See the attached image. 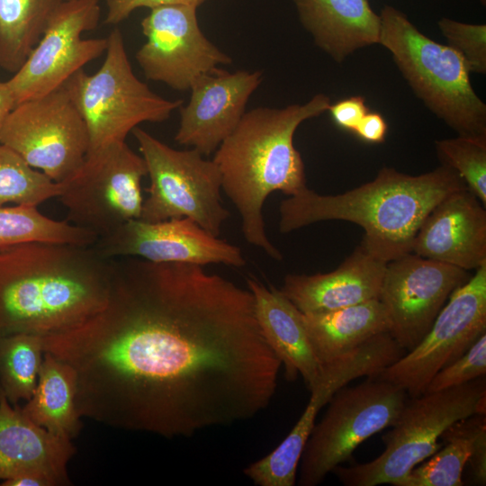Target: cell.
Segmentation results:
<instances>
[{
    "instance_id": "40",
    "label": "cell",
    "mask_w": 486,
    "mask_h": 486,
    "mask_svg": "<svg viewBox=\"0 0 486 486\" xmlns=\"http://www.w3.org/2000/svg\"><path fill=\"white\" fill-rule=\"evenodd\" d=\"M482 4H485L486 0H480Z\"/></svg>"
},
{
    "instance_id": "9",
    "label": "cell",
    "mask_w": 486,
    "mask_h": 486,
    "mask_svg": "<svg viewBox=\"0 0 486 486\" xmlns=\"http://www.w3.org/2000/svg\"><path fill=\"white\" fill-rule=\"evenodd\" d=\"M131 132L150 179L140 220L188 218L218 237L230 212L221 204V175L216 163L195 148H170L140 127Z\"/></svg>"
},
{
    "instance_id": "34",
    "label": "cell",
    "mask_w": 486,
    "mask_h": 486,
    "mask_svg": "<svg viewBox=\"0 0 486 486\" xmlns=\"http://www.w3.org/2000/svg\"><path fill=\"white\" fill-rule=\"evenodd\" d=\"M208 0H106L105 24L115 25L129 18L139 8L152 9L160 5L187 4L200 7Z\"/></svg>"
},
{
    "instance_id": "28",
    "label": "cell",
    "mask_w": 486,
    "mask_h": 486,
    "mask_svg": "<svg viewBox=\"0 0 486 486\" xmlns=\"http://www.w3.org/2000/svg\"><path fill=\"white\" fill-rule=\"evenodd\" d=\"M98 237L68 221L56 220L37 207L0 206V248L28 241L91 247Z\"/></svg>"
},
{
    "instance_id": "24",
    "label": "cell",
    "mask_w": 486,
    "mask_h": 486,
    "mask_svg": "<svg viewBox=\"0 0 486 486\" xmlns=\"http://www.w3.org/2000/svg\"><path fill=\"white\" fill-rule=\"evenodd\" d=\"M76 394V375L72 367L44 352L35 390L22 409L40 427L72 441L82 428Z\"/></svg>"
},
{
    "instance_id": "19",
    "label": "cell",
    "mask_w": 486,
    "mask_h": 486,
    "mask_svg": "<svg viewBox=\"0 0 486 486\" xmlns=\"http://www.w3.org/2000/svg\"><path fill=\"white\" fill-rule=\"evenodd\" d=\"M385 266L359 244L337 269L287 274L280 290L302 313L330 311L378 299Z\"/></svg>"
},
{
    "instance_id": "5",
    "label": "cell",
    "mask_w": 486,
    "mask_h": 486,
    "mask_svg": "<svg viewBox=\"0 0 486 486\" xmlns=\"http://www.w3.org/2000/svg\"><path fill=\"white\" fill-rule=\"evenodd\" d=\"M380 17L379 44L392 53L416 95L458 136L486 138V105L471 85L464 58L424 35L391 5Z\"/></svg>"
},
{
    "instance_id": "13",
    "label": "cell",
    "mask_w": 486,
    "mask_h": 486,
    "mask_svg": "<svg viewBox=\"0 0 486 486\" xmlns=\"http://www.w3.org/2000/svg\"><path fill=\"white\" fill-rule=\"evenodd\" d=\"M100 14V0L62 3L24 63L7 80L15 105L60 87L105 52L107 38L82 37L96 28Z\"/></svg>"
},
{
    "instance_id": "27",
    "label": "cell",
    "mask_w": 486,
    "mask_h": 486,
    "mask_svg": "<svg viewBox=\"0 0 486 486\" xmlns=\"http://www.w3.org/2000/svg\"><path fill=\"white\" fill-rule=\"evenodd\" d=\"M484 420L485 415L474 414L454 423L441 436L445 446L411 469L398 486H463L472 439Z\"/></svg>"
},
{
    "instance_id": "8",
    "label": "cell",
    "mask_w": 486,
    "mask_h": 486,
    "mask_svg": "<svg viewBox=\"0 0 486 486\" xmlns=\"http://www.w3.org/2000/svg\"><path fill=\"white\" fill-rule=\"evenodd\" d=\"M407 392L377 376L338 390L309 436L299 463V485L316 486L372 436L392 427Z\"/></svg>"
},
{
    "instance_id": "29",
    "label": "cell",
    "mask_w": 486,
    "mask_h": 486,
    "mask_svg": "<svg viewBox=\"0 0 486 486\" xmlns=\"http://www.w3.org/2000/svg\"><path fill=\"white\" fill-rule=\"evenodd\" d=\"M44 352L41 335L15 333L0 337V390L13 405L32 397Z\"/></svg>"
},
{
    "instance_id": "36",
    "label": "cell",
    "mask_w": 486,
    "mask_h": 486,
    "mask_svg": "<svg viewBox=\"0 0 486 486\" xmlns=\"http://www.w3.org/2000/svg\"><path fill=\"white\" fill-rule=\"evenodd\" d=\"M473 482L478 485L486 484V420L478 427L472 444V453L468 463Z\"/></svg>"
},
{
    "instance_id": "1",
    "label": "cell",
    "mask_w": 486,
    "mask_h": 486,
    "mask_svg": "<svg viewBox=\"0 0 486 486\" xmlns=\"http://www.w3.org/2000/svg\"><path fill=\"white\" fill-rule=\"evenodd\" d=\"M42 340L74 370L81 418L168 438L254 418L282 366L248 288L200 265L132 256L113 258L101 310Z\"/></svg>"
},
{
    "instance_id": "37",
    "label": "cell",
    "mask_w": 486,
    "mask_h": 486,
    "mask_svg": "<svg viewBox=\"0 0 486 486\" xmlns=\"http://www.w3.org/2000/svg\"><path fill=\"white\" fill-rule=\"evenodd\" d=\"M388 125L383 116L376 112H368L353 131L367 143H382L385 140Z\"/></svg>"
},
{
    "instance_id": "6",
    "label": "cell",
    "mask_w": 486,
    "mask_h": 486,
    "mask_svg": "<svg viewBox=\"0 0 486 486\" xmlns=\"http://www.w3.org/2000/svg\"><path fill=\"white\" fill-rule=\"evenodd\" d=\"M486 414L484 376L439 392L409 398L392 429L382 436L384 450L374 460L334 472L346 486L398 484L440 447L442 434L469 416Z\"/></svg>"
},
{
    "instance_id": "21",
    "label": "cell",
    "mask_w": 486,
    "mask_h": 486,
    "mask_svg": "<svg viewBox=\"0 0 486 486\" xmlns=\"http://www.w3.org/2000/svg\"><path fill=\"white\" fill-rule=\"evenodd\" d=\"M247 284L261 333L284 366L286 378L293 381L302 375L310 391L320 378L321 364L310 345L302 313L274 285L267 287L252 277Z\"/></svg>"
},
{
    "instance_id": "11",
    "label": "cell",
    "mask_w": 486,
    "mask_h": 486,
    "mask_svg": "<svg viewBox=\"0 0 486 486\" xmlns=\"http://www.w3.org/2000/svg\"><path fill=\"white\" fill-rule=\"evenodd\" d=\"M0 143L51 180L63 183L85 162L89 135L63 85L16 104L4 122Z\"/></svg>"
},
{
    "instance_id": "3",
    "label": "cell",
    "mask_w": 486,
    "mask_h": 486,
    "mask_svg": "<svg viewBox=\"0 0 486 486\" xmlns=\"http://www.w3.org/2000/svg\"><path fill=\"white\" fill-rule=\"evenodd\" d=\"M452 168L418 176L382 168L376 177L350 191L320 194L308 187L281 202L279 230L288 233L326 220L356 223L364 230L361 245L373 256L389 262L411 253L425 218L449 194L464 188Z\"/></svg>"
},
{
    "instance_id": "4",
    "label": "cell",
    "mask_w": 486,
    "mask_h": 486,
    "mask_svg": "<svg viewBox=\"0 0 486 486\" xmlns=\"http://www.w3.org/2000/svg\"><path fill=\"white\" fill-rule=\"evenodd\" d=\"M330 104L319 94L303 104L254 108L214 152L221 189L239 212L244 238L274 259L283 256L266 233L263 204L275 191L291 196L307 187L293 136L301 123L327 112Z\"/></svg>"
},
{
    "instance_id": "17",
    "label": "cell",
    "mask_w": 486,
    "mask_h": 486,
    "mask_svg": "<svg viewBox=\"0 0 486 486\" xmlns=\"http://www.w3.org/2000/svg\"><path fill=\"white\" fill-rule=\"evenodd\" d=\"M260 71L222 69L199 76L180 110L175 140L208 156L235 130L247 104L262 81Z\"/></svg>"
},
{
    "instance_id": "22",
    "label": "cell",
    "mask_w": 486,
    "mask_h": 486,
    "mask_svg": "<svg viewBox=\"0 0 486 486\" xmlns=\"http://www.w3.org/2000/svg\"><path fill=\"white\" fill-rule=\"evenodd\" d=\"M315 44L342 62L358 49L379 43L380 14L368 0H292Z\"/></svg>"
},
{
    "instance_id": "2",
    "label": "cell",
    "mask_w": 486,
    "mask_h": 486,
    "mask_svg": "<svg viewBox=\"0 0 486 486\" xmlns=\"http://www.w3.org/2000/svg\"><path fill=\"white\" fill-rule=\"evenodd\" d=\"M113 258L93 247L28 241L0 248V337L74 328L106 304Z\"/></svg>"
},
{
    "instance_id": "16",
    "label": "cell",
    "mask_w": 486,
    "mask_h": 486,
    "mask_svg": "<svg viewBox=\"0 0 486 486\" xmlns=\"http://www.w3.org/2000/svg\"><path fill=\"white\" fill-rule=\"evenodd\" d=\"M106 258L139 257L154 263L224 264L243 266L235 245L218 238L188 218L158 222L131 220L93 246Z\"/></svg>"
},
{
    "instance_id": "10",
    "label": "cell",
    "mask_w": 486,
    "mask_h": 486,
    "mask_svg": "<svg viewBox=\"0 0 486 486\" xmlns=\"http://www.w3.org/2000/svg\"><path fill=\"white\" fill-rule=\"evenodd\" d=\"M148 175L143 158L124 142L88 153L58 197L66 220L104 237L122 224L140 219L144 199L141 180Z\"/></svg>"
},
{
    "instance_id": "30",
    "label": "cell",
    "mask_w": 486,
    "mask_h": 486,
    "mask_svg": "<svg viewBox=\"0 0 486 486\" xmlns=\"http://www.w3.org/2000/svg\"><path fill=\"white\" fill-rule=\"evenodd\" d=\"M62 190L61 183L32 167L16 152L0 143V206L14 203L38 207L58 198Z\"/></svg>"
},
{
    "instance_id": "7",
    "label": "cell",
    "mask_w": 486,
    "mask_h": 486,
    "mask_svg": "<svg viewBox=\"0 0 486 486\" xmlns=\"http://www.w3.org/2000/svg\"><path fill=\"white\" fill-rule=\"evenodd\" d=\"M104 60L94 74L83 68L64 86L81 113L89 135L88 153L117 142L142 122H162L180 107L154 93L134 74L118 28L109 36Z\"/></svg>"
},
{
    "instance_id": "12",
    "label": "cell",
    "mask_w": 486,
    "mask_h": 486,
    "mask_svg": "<svg viewBox=\"0 0 486 486\" xmlns=\"http://www.w3.org/2000/svg\"><path fill=\"white\" fill-rule=\"evenodd\" d=\"M485 332L486 263L451 293L420 342L375 376L401 387L410 398L419 396L439 370Z\"/></svg>"
},
{
    "instance_id": "38",
    "label": "cell",
    "mask_w": 486,
    "mask_h": 486,
    "mask_svg": "<svg viewBox=\"0 0 486 486\" xmlns=\"http://www.w3.org/2000/svg\"><path fill=\"white\" fill-rule=\"evenodd\" d=\"M2 486H60L53 475L42 471H26L0 483ZM62 486V485H61Z\"/></svg>"
},
{
    "instance_id": "31",
    "label": "cell",
    "mask_w": 486,
    "mask_h": 486,
    "mask_svg": "<svg viewBox=\"0 0 486 486\" xmlns=\"http://www.w3.org/2000/svg\"><path fill=\"white\" fill-rule=\"evenodd\" d=\"M442 165L455 171L486 206V138L457 136L436 141Z\"/></svg>"
},
{
    "instance_id": "15",
    "label": "cell",
    "mask_w": 486,
    "mask_h": 486,
    "mask_svg": "<svg viewBox=\"0 0 486 486\" xmlns=\"http://www.w3.org/2000/svg\"><path fill=\"white\" fill-rule=\"evenodd\" d=\"M470 277L466 270L413 253L387 262L378 299L388 333L406 352L414 348L451 293Z\"/></svg>"
},
{
    "instance_id": "26",
    "label": "cell",
    "mask_w": 486,
    "mask_h": 486,
    "mask_svg": "<svg viewBox=\"0 0 486 486\" xmlns=\"http://www.w3.org/2000/svg\"><path fill=\"white\" fill-rule=\"evenodd\" d=\"M310 400L292 430L268 454L250 464L244 473L257 486H293L300 459L315 426L320 409L331 399L330 392L322 385L310 391Z\"/></svg>"
},
{
    "instance_id": "33",
    "label": "cell",
    "mask_w": 486,
    "mask_h": 486,
    "mask_svg": "<svg viewBox=\"0 0 486 486\" xmlns=\"http://www.w3.org/2000/svg\"><path fill=\"white\" fill-rule=\"evenodd\" d=\"M486 374V332L456 360L439 370L425 392H439L469 382ZM424 392V393H425Z\"/></svg>"
},
{
    "instance_id": "32",
    "label": "cell",
    "mask_w": 486,
    "mask_h": 486,
    "mask_svg": "<svg viewBox=\"0 0 486 486\" xmlns=\"http://www.w3.org/2000/svg\"><path fill=\"white\" fill-rule=\"evenodd\" d=\"M438 27L448 45L464 58L471 72L485 74L486 25L442 18L438 21Z\"/></svg>"
},
{
    "instance_id": "20",
    "label": "cell",
    "mask_w": 486,
    "mask_h": 486,
    "mask_svg": "<svg viewBox=\"0 0 486 486\" xmlns=\"http://www.w3.org/2000/svg\"><path fill=\"white\" fill-rule=\"evenodd\" d=\"M75 454L71 440L34 423L0 390V480L35 470L53 475L61 485H69L68 464Z\"/></svg>"
},
{
    "instance_id": "23",
    "label": "cell",
    "mask_w": 486,
    "mask_h": 486,
    "mask_svg": "<svg viewBox=\"0 0 486 486\" xmlns=\"http://www.w3.org/2000/svg\"><path fill=\"white\" fill-rule=\"evenodd\" d=\"M302 320L320 364L388 332L387 315L379 299L326 312L302 313Z\"/></svg>"
},
{
    "instance_id": "18",
    "label": "cell",
    "mask_w": 486,
    "mask_h": 486,
    "mask_svg": "<svg viewBox=\"0 0 486 486\" xmlns=\"http://www.w3.org/2000/svg\"><path fill=\"white\" fill-rule=\"evenodd\" d=\"M485 207L467 187L449 194L423 220L411 253L476 270L486 263Z\"/></svg>"
},
{
    "instance_id": "39",
    "label": "cell",
    "mask_w": 486,
    "mask_h": 486,
    "mask_svg": "<svg viewBox=\"0 0 486 486\" xmlns=\"http://www.w3.org/2000/svg\"><path fill=\"white\" fill-rule=\"evenodd\" d=\"M14 106L15 103L7 81H3L0 77V133L7 116Z\"/></svg>"
},
{
    "instance_id": "14",
    "label": "cell",
    "mask_w": 486,
    "mask_h": 486,
    "mask_svg": "<svg viewBox=\"0 0 486 486\" xmlns=\"http://www.w3.org/2000/svg\"><path fill=\"white\" fill-rule=\"evenodd\" d=\"M197 9L187 4L149 9L140 23L146 41L136 53L146 78L189 91L199 76L232 62L202 32Z\"/></svg>"
},
{
    "instance_id": "35",
    "label": "cell",
    "mask_w": 486,
    "mask_h": 486,
    "mask_svg": "<svg viewBox=\"0 0 486 486\" xmlns=\"http://www.w3.org/2000/svg\"><path fill=\"white\" fill-rule=\"evenodd\" d=\"M328 111L338 128L353 132L369 108L363 96L355 95L330 104Z\"/></svg>"
},
{
    "instance_id": "25",
    "label": "cell",
    "mask_w": 486,
    "mask_h": 486,
    "mask_svg": "<svg viewBox=\"0 0 486 486\" xmlns=\"http://www.w3.org/2000/svg\"><path fill=\"white\" fill-rule=\"evenodd\" d=\"M65 0H0V67L15 73Z\"/></svg>"
}]
</instances>
